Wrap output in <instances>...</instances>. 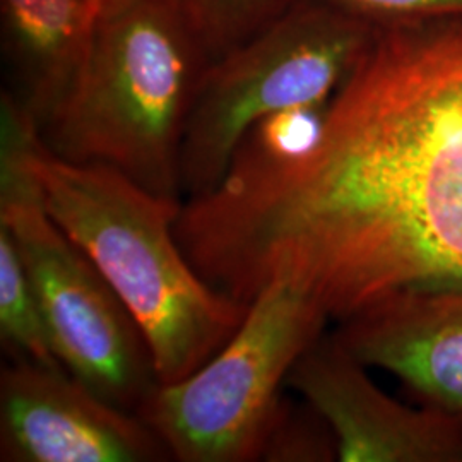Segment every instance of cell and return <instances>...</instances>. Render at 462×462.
I'll use <instances>...</instances> for the list:
<instances>
[{"label":"cell","mask_w":462,"mask_h":462,"mask_svg":"<svg viewBox=\"0 0 462 462\" xmlns=\"http://www.w3.org/2000/svg\"><path fill=\"white\" fill-rule=\"evenodd\" d=\"M261 461H337V454L328 425L309 404L295 410L284 402Z\"/></svg>","instance_id":"4fadbf2b"},{"label":"cell","mask_w":462,"mask_h":462,"mask_svg":"<svg viewBox=\"0 0 462 462\" xmlns=\"http://www.w3.org/2000/svg\"><path fill=\"white\" fill-rule=\"evenodd\" d=\"M171 459L154 430L66 368L11 358L0 372V461Z\"/></svg>","instance_id":"52a82bcc"},{"label":"cell","mask_w":462,"mask_h":462,"mask_svg":"<svg viewBox=\"0 0 462 462\" xmlns=\"http://www.w3.org/2000/svg\"><path fill=\"white\" fill-rule=\"evenodd\" d=\"M101 11L88 0H0L5 91L40 133L74 97Z\"/></svg>","instance_id":"30bf717a"},{"label":"cell","mask_w":462,"mask_h":462,"mask_svg":"<svg viewBox=\"0 0 462 462\" xmlns=\"http://www.w3.org/2000/svg\"><path fill=\"white\" fill-rule=\"evenodd\" d=\"M211 64L173 0H131L99 17L83 79L42 139L64 160L182 200L183 139Z\"/></svg>","instance_id":"3957f363"},{"label":"cell","mask_w":462,"mask_h":462,"mask_svg":"<svg viewBox=\"0 0 462 462\" xmlns=\"http://www.w3.org/2000/svg\"><path fill=\"white\" fill-rule=\"evenodd\" d=\"M0 339L11 358L64 368L16 242L0 225Z\"/></svg>","instance_id":"8fae6325"},{"label":"cell","mask_w":462,"mask_h":462,"mask_svg":"<svg viewBox=\"0 0 462 462\" xmlns=\"http://www.w3.org/2000/svg\"><path fill=\"white\" fill-rule=\"evenodd\" d=\"M213 60L235 49L284 9L281 0H173Z\"/></svg>","instance_id":"7c38bea8"},{"label":"cell","mask_w":462,"mask_h":462,"mask_svg":"<svg viewBox=\"0 0 462 462\" xmlns=\"http://www.w3.org/2000/svg\"><path fill=\"white\" fill-rule=\"evenodd\" d=\"M334 334H322L288 375L328 425L341 462H462V413L408 406L374 382Z\"/></svg>","instance_id":"ba28073f"},{"label":"cell","mask_w":462,"mask_h":462,"mask_svg":"<svg viewBox=\"0 0 462 462\" xmlns=\"http://www.w3.org/2000/svg\"><path fill=\"white\" fill-rule=\"evenodd\" d=\"M286 7L293 2H319L365 19L379 28L429 17L459 16L462 0H281Z\"/></svg>","instance_id":"5bb4252c"},{"label":"cell","mask_w":462,"mask_h":462,"mask_svg":"<svg viewBox=\"0 0 462 462\" xmlns=\"http://www.w3.org/2000/svg\"><path fill=\"white\" fill-rule=\"evenodd\" d=\"M0 105V225L16 242L55 355L98 396L137 413L158 385L144 332L83 248L47 213L23 160L30 116L5 91Z\"/></svg>","instance_id":"277c9868"},{"label":"cell","mask_w":462,"mask_h":462,"mask_svg":"<svg viewBox=\"0 0 462 462\" xmlns=\"http://www.w3.org/2000/svg\"><path fill=\"white\" fill-rule=\"evenodd\" d=\"M88 2H91L93 5H97L99 11H101V14H105V13H110V11H116V9L124 7V5L129 4L131 0H88Z\"/></svg>","instance_id":"9a60e30c"},{"label":"cell","mask_w":462,"mask_h":462,"mask_svg":"<svg viewBox=\"0 0 462 462\" xmlns=\"http://www.w3.org/2000/svg\"><path fill=\"white\" fill-rule=\"evenodd\" d=\"M332 334L368 368L396 375L420 404L462 413V286L383 298Z\"/></svg>","instance_id":"9c48e42d"},{"label":"cell","mask_w":462,"mask_h":462,"mask_svg":"<svg viewBox=\"0 0 462 462\" xmlns=\"http://www.w3.org/2000/svg\"><path fill=\"white\" fill-rule=\"evenodd\" d=\"M329 320L297 284L271 281L225 346L185 379L158 383L137 414L175 461H261L286 402L281 389Z\"/></svg>","instance_id":"8992f818"},{"label":"cell","mask_w":462,"mask_h":462,"mask_svg":"<svg viewBox=\"0 0 462 462\" xmlns=\"http://www.w3.org/2000/svg\"><path fill=\"white\" fill-rule=\"evenodd\" d=\"M23 160L51 219L135 317L158 383L185 379L225 346L248 305L216 290L189 261L177 236L183 200L156 196L110 166L57 156L33 118Z\"/></svg>","instance_id":"7a4b0ae2"},{"label":"cell","mask_w":462,"mask_h":462,"mask_svg":"<svg viewBox=\"0 0 462 462\" xmlns=\"http://www.w3.org/2000/svg\"><path fill=\"white\" fill-rule=\"evenodd\" d=\"M377 33L379 26L328 4L293 2L213 60L183 139V198L217 187L245 137L265 118L329 105Z\"/></svg>","instance_id":"5b68a950"},{"label":"cell","mask_w":462,"mask_h":462,"mask_svg":"<svg viewBox=\"0 0 462 462\" xmlns=\"http://www.w3.org/2000/svg\"><path fill=\"white\" fill-rule=\"evenodd\" d=\"M177 236L216 290L250 305L297 284L343 320L404 291L462 286V14L379 28L312 148L244 143Z\"/></svg>","instance_id":"6da1fadb"}]
</instances>
